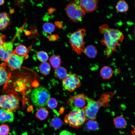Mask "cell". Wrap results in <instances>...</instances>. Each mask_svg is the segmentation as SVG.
<instances>
[{
  "label": "cell",
  "mask_w": 135,
  "mask_h": 135,
  "mask_svg": "<svg viewBox=\"0 0 135 135\" xmlns=\"http://www.w3.org/2000/svg\"><path fill=\"white\" fill-rule=\"evenodd\" d=\"M86 32L84 29H79L70 35L69 40L70 45L74 50L78 54L84 52L85 48L84 38Z\"/></svg>",
  "instance_id": "277c9868"
},
{
  "label": "cell",
  "mask_w": 135,
  "mask_h": 135,
  "mask_svg": "<svg viewBox=\"0 0 135 135\" xmlns=\"http://www.w3.org/2000/svg\"><path fill=\"white\" fill-rule=\"evenodd\" d=\"M86 127L90 130H96L99 128L98 123L94 120H90L87 122Z\"/></svg>",
  "instance_id": "d4e9b609"
},
{
  "label": "cell",
  "mask_w": 135,
  "mask_h": 135,
  "mask_svg": "<svg viewBox=\"0 0 135 135\" xmlns=\"http://www.w3.org/2000/svg\"><path fill=\"white\" fill-rule=\"evenodd\" d=\"M84 52L88 57L92 58H95L96 56L98 51L94 46L90 45L85 48Z\"/></svg>",
  "instance_id": "e0dca14e"
},
{
  "label": "cell",
  "mask_w": 135,
  "mask_h": 135,
  "mask_svg": "<svg viewBox=\"0 0 135 135\" xmlns=\"http://www.w3.org/2000/svg\"><path fill=\"white\" fill-rule=\"evenodd\" d=\"M26 47L22 44L17 46L13 51V53L20 56H26L27 52Z\"/></svg>",
  "instance_id": "603a6c76"
},
{
  "label": "cell",
  "mask_w": 135,
  "mask_h": 135,
  "mask_svg": "<svg viewBox=\"0 0 135 135\" xmlns=\"http://www.w3.org/2000/svg\"><path fill=\"white\" fill-rule=\"evenodd\" d=\"M116 8L118 12L123 13L127 12L129 9V6L126 2L125 0L119 1L117 3Z\"/></svg>",
  "instance_id": "ffe728a7"
},
{
  "label": "cell",
  "mask_w": 135,
  "mask_h": 135,
  "mask_svg": "<svg viewBox=\"0 0 135 135\" xmlns=\"http://www.w3.org/2000/svg\"><path fill=\"white\" fill-rule=\"evenodd\" d=\"M113 72L110 67L105 66L103 67L100 71V74L102 78L104 79H108L112 76Z\"/></svg>",
  "instance_id": "ac0fdd59"
},
{
  "label": "cell",
  "mask_w": 135,
  "mask_h": 135,
  "mask_svg": "<svg viewBox=\"0 0 135 135\" xmlns=\"http://www.w3.org/2000/svg\"><path fill=\"white\" fill-rule=\"evenodd\" d=\"M13 51L12 42H5L0 47V60L6 62Z\"/></svg>",
  "instance_id": "8fae6325"
},
{
  "label": "cell",
  "mask_w": 135,
  "mask_h": 135,
  "mask_svg": "<svg viewBox=\"0 0 135 135\" xmlns=\"http://www.w3.org/2000/svg\"><path fill=\"white\" fill-rule=\"evenodd\" d=\"M79 1L81 7L86 13L92 12L97 8V0H80Z\"/></svg>",
  "instance_id": "4fadbf2b"
},
{
  "label": "cell",
  "mask_w": 135,
  "mask_h": 135,
  "mask_svg": "<svg viewBox=\"0 0 135 135\" xmlns=\"http://www.w3.org/2000/svg\"><path fill=\"white\" fill-rule=\"evenodd\" d=\"M134 6H135V3H134Z\"/></svg>",
  "instance_id": "d590c367"
},
{
  "label": "cell",
  "mask_w": 135,
  "mask_h": 135,
  "mask_svg": "<svg viewBox=\"0 0 135 135\" xmlns=\"http://www.w3.org/2000/svg\"><path fill=\"white\" fill-rule=\"evenodd\" d=\"M25 56H20L13 52L5 62L10 69L15 70L19 68L21 66Z\"/></svg>",
  "instance_id": "30bf717a"
},
{
  "label": "cell",
  "mask_w": 135,
  "mask_h": 135,
  "mask_svg": "<svg viewBox=\"0 0 135 135\" xmlns=\"http://www.w3.org/2000/svg\"><path fill=\"white\" fill-rule=\"evenodd\" d=\"M59 135H73L70 132L66 130H64L61 132Z\"/></svg>",
  "instance_id": "1f68e13d"
},
{
  "label": "cell",
  "mask_w": 135,
  "mask_h": 135,
  "mask_svg": "<svg viewBox=\"0 0 135 135\" xmlns=\"http://www.w3.org/2000/svg\"><path fill=\"white\" fill-rule=\"evenodd\" d=\"M50 96V92L46 88L40 86L32 90L30 97L32 102L35 106L41 108L46 106Z\"/></svg>",
  "instance_id": "3957f363"
},
{
  "label": "cell",
  "mask_w": 135,
  "mask_h": 135,
  "mask_svg": "<svg viewBox=\"0 0 135 135\" xmlns=\"http://www.w3.org/2000/svg\"><path fill=\"white\" fill-rule=\"evenodd\" d=\"M49 61L50 64L55 69L59 67L61 62L60 57L56 55H54L51 56Z\"/></svg>",
  "instance_id": "cb8c5ba5"
},
{
  "label": "cell",
  "mask_w": 135,
  "mask_h": 135,
  "mask_svg": "<svg viewBox=\"0 0 135 135\" xmlns=\"http://www.w3.org/2000/svg\"><path fill=\"white\" fill-rule=\"evenodd\" d=\"M114 124L115 126L119 129H123L126 126L127 123L125 119L122 116H118L113 119Z\"/></svg>",
  "instance_id": "2e32d148"
},
{
  "label": "cell",
  "mask_w": 135,
  "mask_h": 135,
  "mask_svg": "<svg viewBox=\"0 0 135 135\" xmlns=\"http://www.w3.org/2000/svg\"><path fill=\"white\" fill-rule=\"evenodd\" d=\"M50 124L52 126L56 129L60 128L62 124V122L60 119L56 117H54L51 119Z\"/></svg>",
  "instance_id": "484cf974"
},
{
  "label": "cell",
  "mask_w": 135,
  "mask_h": 135,
  "mask_svg": "<svg viewBox=\"0 0 135 135\" xmlns=\"http://www.w3.org/2000/svg\"><path fill=\"white\" fill-rule=\"evenodd\" d=\"M65 10L70 20L76 22L82 21L86 14L81 7L79 0L70 2L65 8Z\"/></svg>",
  "instance_id": "8992f818"
},
{
  "label": "cell",
  "mask_w": 135,
  "mask_h": 135,
  "mask_svg": "<svg viewBox=\"0 0 135 135\" xmlns=\"http://www.w3.org/2000/svg\"><path fill=\"white\" fill-rule=\"evenodd\" d=\"M54 74L56 78L63 80L66 77L67 73V70L65 68L59 66L55 69Z\"/></svg>",
  "instance_id": "d6986e66"
},
{
  "label": "cell",
  "mask_w": 135,
  "mask_h": 135,
  "mask_svg": "<svg viewBox=\"0 0 135 135\" xmlns=\"http://www.w3.org/2000/svg\"><path fill=\"white\" fill-rule=\"evenodd\" d=\"M5 62L0 64V86L5 84L7 86L11 76L9 69L6 66Z\"/></svg>",
  "instance_id": "7c38bea8"
},
{
  "label": "cell",
  "mask_w": 135,
  "mask_h": 135,
  "mask_svg": "<svg viewBox=\"0 0 135 135\" xmlns=\"http://www.w3.org/2000/svg\"><path fill=\"white\" fill-rule=\"evenodd\" d=\"M89 98L85 94H82L70 96L68 100L67 104L72 110H83L88 104Z\"/></svg>",
  "instance_id": "ba28073f"
},
{
  "label": "cell",
  "mask_w": 135,
  "mask_h": 135,
  "mask_svg": "<svg viewBox=\"0 0 135 135\" xmlns=\"http://www.w3.org/2000/svg\"><path fill=\"white\" fill-rule=\"evenodd\" d=\"M55 29L54 25L50 22H46L43 26V29L44 32L47 34L52 33L54 31Z\"/></svg>",
  "instance_id": "4316f807"
},
{
  "label": "cell",
  "mask_w": 135,
  "mask_h": 135,
  "mask_svg": "<svg viewBox=\"0 0 135 135\" xmlns=\"http://www.w3.org/2000/svg\"><path fill=\"white\" fill-rule=\"evenodd\" d=\"M36 56L38 60L42 62H46L48 58V56L46 52L42 51L38 52Z\"/></svg>",
  "instance_id": "83f0119b"
},
{
  "label": "cell",
  "mask_w": 135,
  "mask_h": 135,
  "mask_svg": "<svg viewBox=\"0 0 135 135\" xmlns=\"http://www.w3.org/2000/svg\"><path fill=\"white\" fill-rule=\"evenodd\" d=\"M6 36L5 34H0V47L5 42L6 40Z\"/></svg>",
  "instance_id": "4dcf8cb0"
},
{
  "label": "cell",
  "mask_w": 135,
  "mask_h": 135,
  "mask_svg": "<svg viewBox=\"0 0 135 135\" xmlns=\"http://www.w3.org/2000/svg\"><path fill=\"white\" fill-rule=\"evenodd\" d=\"M19 101L15 96L4 94L0 96V108L13 112L19 108Z\"/></svg>",
  "instance_id": "9c48e42d"
},
{
  "label": "cell",
  "mask_w": 135,
  "mask_h": 135,
  "mask_svg": "<svg viewBox=\"0 0 135 135\" xmlns=\"http://www.w3.org/2000/svg\"><path fill=\"white\" fill-rule=\"evenodd\" d=\"M49 112L46 108L42 107L40 108L36 112V116L37 118L40 120L46 119L48 116Z\"/></svg>",
  "instance_id": "7402d4cb"
},
{
  "label": "cell",
  "mask_w": 135,
  "mask_h": 135,
  "mask_svg": "<svg viewBox=\"0 0 135 135\" xmlns=\"http://www.w3.org/2000/svg\"><path fill=\"white\" fill-rule=\"evenodd\" d=\"M99 29L100 32L104 36L102 44L106 47V55L108 57L116 50V46L119 45V42L123 40L124 36L119 29L110 28L106 24L100 26Z\"/></svg>",
  "instance_id": "6da1fadb"
},
{
  "label": "cell",
  "mask_w": 135,
  "mask_h": 135,
  "mask_svg": "<svg viewBox=\"0 0 135 135\" xmlns=\"http://www.w3.org/2000/svg\"><path fill=\"white\" fill-rule=\"evenodd\" d=\"M50 66L47 62H42L40 65L39 69L40 72L44 75L48 74L50 70Z\"/></svg>",
  "instance_id": "44dd1931"
},
{
  "label": "cell",
  "mask_w": 135,
  "mask_h": 135,
  "mask_svg": "<svg viewBox=\"0 0 135 135\" xmlns=\"http://www.w3.org/2000/svg\"><path fill=\"white\" fill-rule=\"evenodd\" d=\"M4 0H0V6L1 5L4 3Z\"/></svg>",
  "instance_id": "836d02e7"
},
{
  "label": "cell",
  "mask_w": 135,
  "mask_h": 135,
  "mask_svg": "<svg viewBox=\"0 0 135 135\" xmlns=\"http://www.w3.org/2000/svg\"><path fill=\"white\" fill-rule=\"evenodd\" d=\"M86 119L83 110L74 109L66 116L64 121L70 126L78 128L83 126Z\"/></svg>",
  "instance_id": "5b68a950"
},
{
  "label": "cell",
  "mask_w": 135,
  "mask_h": 135,
  "mask_svg": "<svg viewBox=\"0 0 135 135\" xmlns=\"http://www.w3.org/2000/svg\"><path fill=\"white\" fill-rule=\"evenodd\" d=\"M131 133L132 135H135V126H133V130L131 132Z\"/></svg>",
  "instance_id": "d6a6232c"
},
{
  "label": "cell",
  "mask_w": 135,
  "mask_h": 135,
  "mask_svg": "<svg viewBox=\"0 0 135 135\" xmlns=\"http://www.w3.org/2000/svg\"><path fill=\"white\" fill-rule=\"evenodd\" d=\"M10 131V127L8 125L2 124L0 125V135H8Z\"/></svg>",
  "instance_id": "f1b7e54d"
},
{
  "label": "cell",
  "mask_w": 135,
  "mask_h": 135,
  "mask_svg": "<svg viewBox=\"0 0 135 135\" xmlns=\"http://www.w3.org/2000/svg\"><path fill=\"white\" fill-rule=\"evenodd\" d=\"M10 18L6 12H0V30L6 29L10 23Z\"/></svg>",
  "instance_id": "9a60e30c"
},
{
  "label": "cell",
  "mask_w": 135,
  "mask_h": 135,
  "mask_svg": "<svg viewBox=\"0 0 135 135\" xmlns=\"http://www.w3.org/2000/svg\"><path fill=\"white\" fill-rule=\"evenodd\" d=\"M63 89L70 92L74 91L81 85L80 80L76 74L69 72L62 81Z\"/></svg>",
  "instance_id": "52a82bcc"
},
{
  "label": "cell",
  "mask_w": 135,
  "mask_h": 135,
  "mask_svg": "<svg viewBox=\"0 0 135 135\" xmlns=\"http://www.w3.org/2000/svg\"><path fill=\"white\" fill-rule=\"evenodd\" d=\"M14 116L13 112L7 110L0 108V123L12 122L14 120Z\"/></svg>",
  "instance_id": "5bb4252c"
},
{
  "label": "cell",
  "mask_w": 135,
  "mask_h": 135,
  "mask_svg": "<svg viewBox=\"0 0 135 135\" xmlns=\"http://www.w3.org/2000/svg\"><path fill=\"white\" fill-rule=\"evenodd\" d=\"M58 102L56 99L50 98L48 101L47 105L48 107L50 109L55 108L57 106Z\"/></svg>",
  "instance_id": "f546056e"
},
{
  "label": "cell",
  "mask_w": 135,
  "mask_h": 135,
  "mask_svg": "<svg viewBox=\"0 0 135 135\" xmlns=\"http://www.w3.org/2000/svg\"><path fill=\"white\" fill-rule=\"evenodd\" d=\"M110 98L108 93L102 94L97 101L89 98L88 104L83 109L87 118L95 119L100 108L102 106H107Z\"/></svg>",
  "instance_id": "7a4b0ae2"
},
{
  "label": "cell",
  "mask_w": 135,
  "mask_h": 135,
  "mask_svg": "<svg viewBox=\"0 0 135 135\" xmlns=\"http://www.w3.org/2000/svg\"><path fill=\"white\" fill-rule=\"evenodd\" d=\"M133 34L134 35V36H135V27H134V30L133 31Z\"/></svg>",
  "instance_id": "e575fe53"
}]
</instances>
